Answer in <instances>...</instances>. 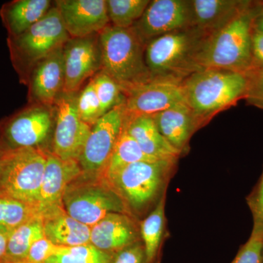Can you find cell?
<instances>
[{"label":"cell","mask_w":263,"mask_h":263,"mask_svg":"<svg viewBox=\"0 0 263 263\" xmlns=\"http://www.w3.org/2000/svg\"><path fill=\"white\" fill-rule=\"evenodd\" d=\"M181 86L198 130L217 114L245 100L247 79L241 72L201 69L186 78Z\"/></svg>","instance_id":"6da1fadb"},{"label":"cell","mask_w":263,"mask_h":263,"mask_svg":"<svg viewBox=\"0 0 263 263\" xmlns=\"http://www.w3.org/2000/svg\"><path fill=\"white\" fill-rule=\"evenodd\" d=\"M261 2L251 1L234 18L204 40L197 56L200 69L247 73L252 68L254 22Z\"/></svg>","instance_id":"7a4b0ae2"},{"label":"cell","mask_w":263,"mask_h":263,"mask_svg":"<svg viewBox=\"0 0 263 263\" xmlns=\"http://www.w3.org/2000/svg\"><path fill=\"white\" fill-rule=\"evenodd\" d=\"M101 70L120 86L124 96L154 79L145 59L146 44L133 27L109 25L99 33Z\"/></svg>","instance_id":"3957f363"},{"label":"cell","mask_w":263,"mask_h":263,"mask_svg":"<svg viewBox=\"0 0 263 263\" xmlns=\"http://www.w3.org/2000/svg\"><path fill=\"white\" fill-rule=\"evenodd\" d=\"M178 160L143 161L126 166L106 180L122 198L129 215L157 205L166 195Z\"/></svg>","instance_id":"277c9868"},{"label":"cell","mask_w":263,"mask_h":263,"mask_svg":"<svg viewBox=\"0 0 263 263\" xmlns=\"http://www.w3.org/2000/svg\"><path fill=\"white\" fill-rule=\"evenodd\" d=\"M205 38L196 29L189 27L149 41L145 59L153 78L182 82L193 72L201 70L197 56Z\"/></svg>","instance_id":"5b68a950"},{"label":"cell","mask_w":263,"mask_h":263,"mask_svg":"<svg viewBox=\"0 0 263 263\" xmlns=\"http://www.w3.org/2000/svg\"><path fill=\"white\" fill-rule=\"evenodd\" d=\"M46 160L47 152L40 148H9L3 152L0 157V197L37 209Z\"/></svg>","instance_id":"8992f818"},{"label":"cell","mask_w":263,"mask_h":263,"mask_svg":"<svg viewBox=\"0 0 263 263\" xmlns=\"http://www.w3.org/2000/svg\"><path fill=\"white\" fill-rule=\"evenodd\" d=\"M64 209L74 219L93 227L110 213L129 215L125 204L106 180L81 175L64 193Z\"/></svg>","instance_id":"52a82bcc"},{"label":"cell","mask_w":263,"mask_h":263,"mask_svg":"<svg viewBox=\"0 0 263 263\" xmlns=\"http://www.w3.org/2000/svg\"><path fill=\"white\" fill-rule=\"evenodd\" d=\"M124 122V102L100 117L91 127L79 160L83 174L102 178Z\"/></svg>","instance_id":"ba28073f"},{"label":"cell","mask_w":263,"mask_h":263,"mask_svg":"<svg viewBox=\"0 0 263 263\" xmlns=\"http://www.w3.org/2000/svg\"><path fill=\"white\" fill-rule=\"evenodd\" d=\"M56 6L23 34L14 37L17 55L28 67L62 48L70 39Z\"/></svg>","instance_id":"9c48e42d"},{"label":"cell","mask_w":263,"mask_h":263,"mask_svg":"<svg viewBox=\"0 0 263 263\" xmlns=\"http://www.w3.org/2000/svg\"><path fill=\"white\" fill-rule=\"evenodd\" d=\"M78 97L77 93L62 92L53 105L56 127L52 153L63 160L79 161L91 130L79 117Z\"/></svg>","instance_id":"30bf717a"},{"label":"cell","mask_w":263,"mask_h":263,"mask_svg":"<svg viewBox=\"0 0 263 263\" xmlns=\"http://www.w3.org/2000/svg\"><path fill=\"white\" fill-rule=\"evenodd\" d=\"M190 25V0H152L133 27L147 44L155 38L189 28Z\"/></svg>","instance_id":"8fae6325"},{"label":"cell","mask_w":263,"mask_h":263,"mask_svg":"<svg viewBox=\"0 0 263 263\" xmlns=\"http://www.w3.org/2000/svg\"><path fill=\"white\" fill-rule=\"evenodd\" d=\"M65 86L63 92L77 93L88 78L102 68L99 34L83 38H70L63 47Z\"/></svg>","instance_id":"7c38bea8"},{"label":"cell","mask_w":263,"mask_h":263,"mask_svg":"<svg viewBox=\"0 0 263 263\" xmlns=\"http://www.w3.org/2000/svg\"><path fill=\"white\" fill-rule=\"evenodd\" d=\"M181 103L185 101L181 81L154 78L126 95L124 116H152Z\"/></svg>","instance_id":"4fadbf2b"},{"label":"cell","mask_w":263,"mask_h":263,"mask_svg":"<svg viewBox=\"0 0 263 263\" xmlns=\"http://www.w3.org/2000/svg\"><path fill=\"white\" fill-rule=\"evenodd\" d=\"M82 174L79 161L63 160L47 152L37 209L42 218L64 211V193L69 183Z\"/></svg>","instance_id":"5bb4252c"},{"label":"cell","mask_w":263,"mask_h":263,"mask_svg":"<svg viewBox=\"0 0 263 263\" xmlns=\"http://www.w3.org/2000/svg\"><path fill=\"white\" fill-rule=\"evenodd\" d=\"M56 7L70 38L99 34L110 25L106 0H59Z\"/></svg>","instance_id":"9a60e30c"},{"label":"cell","mask_w":263,"mask_h":263,"mask_svg":"<svg viewBox=\"0 0 263 263\" xmlns=\"http://www.w3.org/2000/svg\"><path fill=\"white\" fill-rule=\"evenodd\" d=\"M50 108L36 105L18 114L9 123L5 136L10 148H39L51 131L53 113Z\"/></svg>","instance_id":"2e32d148"},{"label":"cell","mask_w":263,"mask_h":263,"mask_svg":"<svg viewBox=\"0 0 263 263\" xmlns=\"http://www.w3.org/2000/svg\"><path fill=\"white\" fill-rule=\"evenodd\" d=\"M138 238L134 221L122 213H110L91 227L90 232V243L112 254L137 243Z\"/></svg>","instance_id":"e0dca14e"},{"label":"cell","mask_w":263,"mask_h":263,"mask_svg":"<svg viewBox=\"0 0 263 263\" xmlns=\"http://www.w3.org/2000/svg\"><path fill=\"white\" fill-rule=\"evenodd\" d=\"M65 65L63 48L53 52L38 62L32 68L31 93L37 105H54L57 98L63 92Z\"/></svg>","instance_id":"ac0fdd59"},{"label":"cell","mask_w":263,"mask_h":263,"mask_svg":"<svg viewBox=\"0 0 263 263\" xmlns=\"http://www.w3.org/2000/svg\"><path fill=\"white\" fill-rule=\"evenodd\" d=\"M191 25L205 37L221 27L248 4L249 0H190Z\"/></svg>","instance_id":"d6986e66"},{"label":"cell","mask_w":263,"mask_h":263,"mask_svg":"<svg viewBox=\"0 0 263 263\" xmlns=\"http://www.w3.org/2000/svg\"><path fill=\"white\" fill-rule=\"evenodd\" d=\"M157 129L171 146L179 152L186 154L190 150V139L197 131L193 113L185 103L152 116Z\"/></svg>","instance_id":"ffe728a7"},{"label":"cell","mask_w":263,"mask_h":263,"mask_svg":"<svg viewBox=\"0 0 263 263\" xmlns=\"http://www.w3.org/2000/svg\"><path fill=\"white\" fill-rule=\"evenodd\" d=\"M124 128L142 151L155 160H179L181 155L164 139L152 116L126 119Z\"/></svg>","instance_id":"44dd1931"},{"label":"cell","mask_w":263,"mask_h":263,"mask_svg":"<svg viewBox=\"0 0 263 263\" xmlns=\"http://www.w3.org/2000/svg\"><path fill=\"white\" fill-rule=\"evenodd\" d=\"M45 238L60 247H76L90 243L91 228L61 211L43 218Z\"/></svg>","instance_id":"7402d4cb"},{"label":"cell","mask_w":263,"mask_h":263,"mask_svg":"<svg viewBox=\"0 0 263 263\" xmlns=\"http://www.w3.org/2000/svg\"><path fill=\"white\" fill-rule=\"evenodd\" d=\"M49 0H19L5 10V22L13 37L23 34L51 9Z\"/></svg>","instance_id":"603a6c76"},{"label":"cell","mask_w":263,"mask_h":263,"mask_svg":"<svg viewBox=\"0 0 263 263\" xmlns=\"http://www.w3.org/2000/svg\"><path fill=\"white\" fill-rule=\"evenodd\" d=\"M165 198L164 195L140 223V235L143 242L146 263H155L160 254L165 228Z\"/></svg>","instance_id":"cb8c5ba5"},{"label":"cell","mask_w":263,"mask_h":263,"mask_svg":"<svg viewBox=\"0 0 263 263\" xmlns=\"http://www.w3.org/2000/svg\"><path fill=\"white\" fill-rule=\"evenodd\" d=\"M45 238L43 218H37L15 230L8 238L6 255L3 263L22 262L29 249L37 240Z\"/></svg>","instance_id":"d4e9b609"},{"label":"cell","mask_w":263,"mask_h":263,"mask_svg":"<svg viewBox=\"0 0 263 263\" xmlns=\"http://www.w3.org/2000/svg\"><path fill=\"white\" fill-rule=\"evenodd\" d=\"M155 160H155L146 155L123 127L102 178L108 180L117 174L118 171L130 164L143 161Z\"/></svg>","instance_id":"484cf974"},{"label":"cell","mask_w":263,"mask_h":263,"mask_svg":"<svg viewBox=\"0 0 263 263\" xmlns=\"http://www.w3.org/2000/svg\"><path fill=\"white\" fill-rule=\"evenodd\" d=\"M42 218L35 206L25 202L0 197V232L10 236L19 227Z\"/></svg>","instance_id":"4316f807"},{"label":"cell","mask_w":263,"mask_h":263,"mask_svg":"<svg viewBox=\"0 0 263 263\" xmlns=\"http://www.w3.org/2000/svg\"><path fill=\"white\" fill-rule=\"evenodd\" d=\"M110 23L117 28L133 27L141 18L149 0H106Z\"/></svg>","instance_id":"83f0119b"},{"label":"cell","mask_w":263,"mask_h":263,"mask_svg":"<svg viewBox=\"0 0 263 263\" xmlns=\"http://www.w3.org/2000/svg\"><path fill=\"white\" fill-rule=\"evenodd\" d=\"M114 259L113 254L88 243L64 247L60 254L50 257L44 263H113Z\"/></svg>","instance_id":"f1b7e54d"},{"label":"cell","mask_w":263,"mask_h":263,"mask_svg":"<svg viewBox=\"0 0 263 263\" xmlns=\"http://www.w3.org/2000/svg\"><path fill=\"white\" fill-rule=\"evenodd\" d=\"M91 80L100 101L103 116L125 101V96L120 86L103 71H99Z\"/></svg>","instance_id":"f546056e"},{"label":"cell","mask_w":263,"mask_h":263,"mask_svg":"<svg viewBox=\"0 0 263 263\" xmlns=\"http://www.w3.org/2000/svg\"><path fill=\"white\" fill-rule=\"evenodd\" d=\"M78 111L81 120L90 127L103 117L100 101L91 80L78 97Z\"/></svg>","instance_id":"4dcf8cb0"},{"label":"cell","mask_w":263,"mask_h":263,"mask_svg":"<svg viewBox=\"0 0 263 263\" xmlns=\"http://www.w3.org/2000/svg\"><path fill=\"white\" fill-rule=\"evenodd\" d=\"M231 263H263V230L252 228L248 240L240 247Z\"/></svg>","instance_id":"1f68e13d"},{"label":"cell","mask_w":263,"mask_h":263,"mask_svg":"<svg viewBox=\"0 0 263 263\" xmlns=\"http://www.w3.org/2000/svg\"><path fill=\"white\" fill-rule=\"evenodd\" d=\"M245 74L247 89L245 100L248 105L263 110V67L251 69Z\"/></svg>","instance_id":"d6a6232c"},{"label":"cell","mask_w":263,"mask_h":263,"mask_svg":"<svg viewBox=\"0 0 263 263\" xmlns=\"http://www.w3.org/2000/svg\"><path fill=\"white\" fill-rule=\"evenodd\" d=\"M64 247L55 245L46 238L37 240L29 249L27 257L22 262L44 263L50 257L60 254ZM18 263V262H17Z\"/></svg>","instance_id":"836d02e7"},{"label":"cell","mask_w":263,"mask_h":263,"mask_svg":"<svg viewBox=\"0 0 263 263\" xmlns=\"http://www.w3.org/2000/svg\"><path fill=\"white\" fill-rule=\"evenodd\" d=\"M253 217L254 228L263 230V171L258 182L247 198Z\"/></svg>","instance_id":"e575fe53"},{"label":"cell","mask_w":263,"mask_h":263,"mask_svg":"<svg viewBox=\"0 0 263 263\" xmlns=\"http://www.w3.org/2000/svg\"><path fill=\"white\" fill-rule=\"evenodd\" d=\"M113 263H146L144 247L137 243L118 253Z\"/></svg>","instance_id":"d590c367"},{"label":"cell","mask_w":263,"mask_h":263,"mask_svg":"<svg viewBox=\"0 0 263 263\" xmlns=\"http://www.w3.org/2000/svg\"><path fill=\"white\" fill-rule=\"evenodd\" d=\"M251 51H252V68L251 69L262 68L263 67V33L255 29H254L253 34H252Z\"/></svg>","instance_id":"8d00e7d4"},{"label":"cell","mask_w":263,"mask_h":263,"mask_svg":"<svg viewBox=\"0 0 263 263\" xmlns=\"http://www.w3.org/2000/svg\"><path fill=\"white\" fill-rule=\"evenodd\" d=\"M8 235L0 232V263L4 262L8 241Z\"/></svg>","instance_id":"74e56055"},{"label":"cell","mask_w":263,"mask_h":263,"mask_svg":"<svg viewBox=\"0 0 263 263\" xmlns=\"http://www.w3.org/2000/svg\"><path fill=\"white\" fill-rule=\"evenodd\" d=\"M254 29L263 33V1L261 2L260 8L254 19Z\"/></svg>","instance_id":"f35d334b"},{"label":"cell","mask_w":263,"mask_h":263,"mask_svg":"<svg viewBox=\"0 0 263 263\" xmlns=\"http://www.w3.org/2000/svg\"><path fill=\"white\" fill-rule=\"evenodd\" d=\"M18 263H27V262H18Z\"/></svg>","instance_id":"ab89813d"},{"label":"cell","mask_w":263,"mask_h":263,"mask_svg":"<svg viewBox=\"0 0 263 263\" xmlns=\"http://www.w3.org/2000/svg\"><path fill=\"white\" fill-rule=\"evenodd\" d=\"M0 157H1V154H0Z\"/></svg>","instance_id":"60d3db41"}]
</instances>
